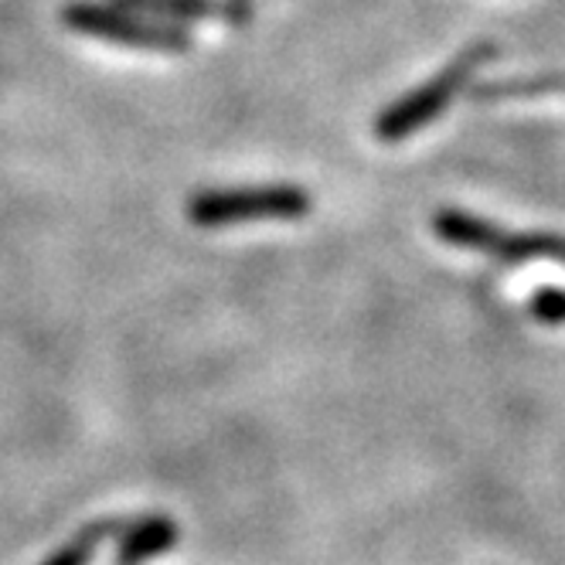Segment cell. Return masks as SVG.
Listing matches in <instances>:
<instances>
[{
    "mask_svg": "<svg viewBox=\"0 0 565 565\" xmlns=\"http://www.w3.org/2000/svg\"><path fill=\"white\" fill-rule=\"evenodd\" d=\"M178 542V524L164 514H147L127 521L119 529V565H140L147 558L164 555Z\"/></svg>",
    "mask_w": 565,
    "mask_h": 565,
    "instance_id": "cell-6",
    "label": "cell"
},
{
    "mask_svg": "<svg viewBox=\"0 0 565 565\" xmlns=\"http://www.w3.org/2000/svg\"><path fill=\"white\" fill-rule=\"evenodd\" d=\"M433 228L443 242L460 249H477L501 263H558L565 266V235L555 232H508L467 212H436Z\"/></svg>",
    "mask_w": 565,
    "mask_h": 565,
    "instance_id": "cell-2",
    "label": "cell"
},
{
    "mask_svg": "<svg viewBox=\"0 0 565 565\" xmlns=\"http://www.w3.org/2000/svg\"><path fill=\"white\" fill-rule=\"evenodd\" d=\"M65 28L99 38L109 45H124V49H140V52H188L191 38L178 24H160L153 18L124 11L116 4H93V0H75L65 4L62 11Z\"/></svg>",
    "mask_w": 565,
    "mask_h": 565,
    "instance_id": "cell-4",
    "label": "cell"
},
{
    "mask_svg": "<svg viewBox=\"0 0 565 565\" xmlns=\"http://www.w3.org/2000/svg\"><path fill=\"white\" fill-rule=\"evenodd\" d=\"M113 4L134 14L171 18V21L222 18L228 24H246L253 18V0H113Z\"/></svg>",
    "mask_w": 565,
    "mask_h": 565,
    "instance_id": "cell-5",
    "label": "cell"
},
{
    "mask_svg": "<svg viewBox=\"0 0 565 565\" xmlns=\"http://www.w3.org/2000/svg\"><path fill=\"white\" fill-rule=\"evenodd\" d=\"M494 55H498V45H494V42H477V45H470L467 52H460V55H457L447 68H443L439 75H433L429 83H423V86L413 89L409 96L395 99V103L375 119V134H379V140L398 143V140L413 137L416 130L429 127L433 119L463 93V86L470 83V75H473L480 65H488Z\"/></svg>",
    "mask_w": 565,
    "mask_h": 565,
    "instance_id": "cell-1",
    "label": "cell"
},
{
    "mask_svg": "<svg viewBox=\"0 0 565 565\" xmlns=\"http://www.w3.org/2000/svg\"><path fill=\"white\" fill-rule=\"evenodd\" d=\"M119 529H124V521H96V524H86L83 532H78L72 542H65L49 562L42 565H89L93 555H96V545L109 535H119Z\"/></svg>",
    "mask_w": 565,
    "mask_h": 565,
    "instance_id": "cell-7",
    "label": "cell"
},
{
    "mask_svg": "<svg viewBox=\"0 0 565 565\" xmlns=\"http://www.w3.org/2000/svg\"><path fill=\"white\" fill-rule=\"evenodd\" d=\"M565 75H539V78H511V83H483L470 93L477 103H494V99H511V96H545V93H562Z\"/></svg>",
    "mask_w": 565,
    "mask_h": 565,
    "instance_id": "cell-8",
    "label": "cell"
},
{
    "mask_svg": "<svg viewBox=\"0 0 565 565\" xmlns=\"http://www.w3.org/2000/svg\"><path fill=\"white\" fill-rule=\"evenodd\" d=\"M310 212V194L294 184H263V188H225L201 191L188 201V218L201 228H222L232 222L259 218H303Z\"/></svg>",
    "mask_w": 565,
    "mask_h": 565,
    "instance_id": "cell-3",
    "label": "cell"
},
{
    "mask_svg": "<svg viewBox=\"0 0 565 565\" xmlns=\"http://www.w3.org/2000/svg\"><path fill=\"white\" fill-rule=\"evenodd\" d=\"M532 313L542 324H565V290H542L532 297Z\"/></svg>",
    "mask_w": 565,
    "mask_h": 565,
    "instance_id": "cell-9",
    "label": "cell"
}]
</instances>
